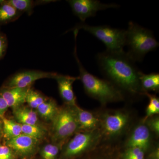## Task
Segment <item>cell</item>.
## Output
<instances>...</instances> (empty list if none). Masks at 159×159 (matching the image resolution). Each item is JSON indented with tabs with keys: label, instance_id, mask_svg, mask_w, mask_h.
<instances>
[{
	"label": "cell",
	"instance_id": "cell-21",
	"mask_svg": "<svg viewBox=\"0 0 159 159\" xmlns=\"http://www.w3.org/2000/svg\"><path fill=\"white\" fill-rule=\"evenodd\" d=\"M22 134L39 141L45 137L47 131L45 129L39 124L25 125L21 124Z\"/></svg>",
	"mask_w": 159,
	"mask_h": 159
},
{
	"label": "cell",
	"instance_id": "cell-8",
	"mask_svg": "<svg viewBox=\"0 0 159 159\" xmlns=\"http://www.w3.org/2000/svg\"><path fill=\"white\" fill-rule=\"evenodd\" d=\"M129 116L122 111H115L104 114L100 121L103 133L108 136L118 135L123 131L129 122Z\"/></svg>",
	"mask_w": 159,
	"mask_h": 159
},
{
	"label": "cell",
	"instance_id": "cell-22",
	"mask_svg": "<svg viewBox=\"0 0 159 159\" xmlns=\"http://www.w3.org/2000/svg\"><path fill=\"white\" fill-rule=\"evenodd\" d=\"M48 99L38 91L30 88L27 93L26 102L30 108L36 109L43 102Z\"/></svg>",
	"mask_w": 159,
	"mask_h": 159
},
{
	"label": "cell",
	"instance_id": "cell-26",
	"mask_svg": "<svg viewBox=\"0 0 159 159\" xmlns=\"http://www.w3.org/2000/svg\"><path fill=\"white\" fill-rule=\"evenodd\" d=\"M144 123L149 130L152 131L157 135L159 134V119L157 116L151 117L144 121Z\"/></svg>",
	"mask_w": 159,
	"mask_h": 159
},
{
	"label": "cell",
	"instance_id": "cell-16",
	"mask_svg": "<svg viewBox=\"0 0 159 159\" xmlns=\"http://www.w3.org/2000/svg\"><path fill=\"white\" fill-rule=\"evenodd\" d=\"M59 108L54 99H48L36 109L38 116L47 121L52 122L57 115Z\"/></svg>",
	"mask_w": 159,
	"mask_h": 159
},
{
	"label": "cell",
	"instance_id": "cell-10",
	"mask_svg": "<svg viewBox=\"0 0 159 159\" xmlns=\"http://www.w3.org/2000/svg\"><path fill=\"white\" fill-rule=\"evenodd\" d=\"M38 141L22 134L17 137L6 140L5 144L16 153L26 157L34 153L37 148Z\"/></svg>",
	"mask_w": 159,
	"mask_h": 159
},
{
	"label": "cell",
	"instance_id": "cell-27",
	"mask_svg": "<svg viewBox=\"0 0 159 159\" xmlns=\"http://www.w3.org/2000/svg\"><path fill=\"white\" fill-rule=\"evenodd\" d=\"M14 152L6 144H0V159H14Z\"/></svg>",
	"mask_w": 159,
	"mask_h": 159
},
{
	"label": "cell",
	"instance_id": "cell-24",
	"mask_svg": "<svg viewBox=\"0 0 159 159\" xmlns=\"http://www.w3.org/2000/svg\"><path fill=\"white\" fill-rule=\"evenodd\" d=\"M145 152L141 148L137 147L126 148L122 154V159H144Z\"/></svg>",
	"mask_w": 159,
	"mask_h": 159
},
{
	"label": "cell",
	"instance_id": "cell-29",
	"mask_svg": "<svg viewBox=\"0 0 159 159\" xmlns=\"http://www.w3.org/2000/svg\"><path fill=\"white\" fill-rule=\"evenodd\" d=\"M9 108L8 104L0 94V118L4 117V115Z\"/></svg>",
	"mask_w": 159,
	"mask_h": 159
},
{
	"label": "cell",
	"instance_id": "cell-11",
	"mask_svg": "<svg viewBox=\"0 0 159 159\" xmlns=\"http://www.w3.org/2000/svg\"><path fill=\"white\" fill-rule=\"evenodd\" d=\"M54 79L57 81L60 95L66 105L73 107L77 105L73 85L76 80H79V77H71L57 74Z\"/></svg>",
	"mask_w": 159,
	"mask_h": 159
},
{
	"label": "cell",
	"instance_id": "cell-5",
	"mask_svg": "<svg viewBox=\"0 0 159 159\" xmlns=\"http://www.w3.org/2000/svg\"><path fill=\"white\" fill-rule=\"evenodd\" d=\"M74 29H83L101 41L108 51L123 50L125 46V30L115 29L110 26H91L82 23Z\"/></svg>",
	"mask_w": 159,
	"mask_h": 159
},
{
	"label": "cell",
	"instance_id": "cell-3",
	"mask_svg": "<svg viewBox=\"0 0 159 159\" xmlns=\"http://www.w3.org/2000/svg\"><path fill=\"white\" fill-rule=\"evenodd\" d=\"M158 42L149 29L130 21L125 30V46L126 53L134 62H141L146 54L159 47Z\"/></svg>",
	"mask_w": 159,
	"mask_h": 159
},
{
	"label": "cell",
	"instance_id": "cell-1",
	"mask_svg": "<svg viewBox=\"0 0 159 159\" xmlns=\"http://www.w3.org/2000/svg\"><path fill=\"white\" fill-rule=\"evenodd\" d=\"M97 63L102 74L119 89L132 95L144 94L141 88V71L124 50H106L97 55Z\"/></svg>",
	"mask_w": 159,
	"mask_h": 159
},
{
	"label": "cell",
	"instance_id": "cell-6",
	"mask_svg": "<svg viewBox=\"0 0 159 159\" xmlns=\"http://www.w3.org/2000/svg\"><path fill=\"white\" fill-rule=\"evenodd\" d=\"M100 137L101 133L97 129L76 134L66 145L63 156L73 157L90 150L97 145Z\"/></svg>",
	"mask_w": 159,
	"mask_h": 159
},
{
	"label": "cell",
	"instance_id": "cell-2",
	"mask_svg": "<svg viewBox=\"0 0 159 159\" xmlns=\"http://www.w3.org/2000/svg\"><path fill=\"white\" fill-rule=\"evenodd\" d=\"M74 33L75 42L74 56L79 68V80L82 83L85 93L102 104L122 100L123 94L119 89L108 80L100 79L91 74L83 66L77 54L76 41L78 31H75Z\"/></svg>",
	"mask_w": 159,
	"mask_h": 159
},
{
	"label": "cell",
	"instance_id": "cell-4",
	"mask_svg": "<svg viewBox=\"0 0 159 159\" xmlns=\"http://www.w3.org/2000/svg\"><path fill=\"white\" fill-rule=\"evenodd\" d=\"M74 107L66 105L59 108L52 122L53 141L62 142L79 130Z\"/></svg>",
	"mask_w": 159,
	"mask_h": 159
},
{
	"label": "cell",
	"instance_id": "cell-32",
	"mask_svg": "<svg viewBox=\"0 0 159 159\" xmlns=\"http://www.w3.org/2000/svg\"><path fill=\"white\" fill-rule=\"evenodd\" d=\"M6 1L4 0H0V5H2L3 3H5Z\"/></svg>",
	"mask_w": 159,
	"mask_h": 159
},
{
	"label": "cell",
	"instance_id": "cell-19",
	"mask_svg": "<svg viewBox=\"0 0 159 159\" xmlns=\"http://www.w3.org/2000/svg\"><path fill=\"white\" fill-rule=\"evenodd\" d=\"M1 119L3 122V137L6 140L17 137L22 134L21 124L14 120L7 119L5 116Z\"/></svg>",
	"mask_w": 159,
	"mask_h": 159
},
{
	"label": "cell",
	"instance_id": "cell-15",
	"mask_svg": "<svg viewBox=\"0 0 159 159\" xmlns=\"http://www.w3.org/2000/svg\"><path fill=\"white\" fill-rule=\"evenodd\" d=\"M12 110L15 119L20 124L31 125L39 124L37 112L29 107L23 105Z\"/></svg>",
	"mask_w": 159,
	"mask_h": 159
},
{
	"label": "cell",
	"instance_id": "cell-7",
	"mask_svg": "<svg viewBox=\"0 0 159 159\" xmlns=\"http://www.w3.org/2000/svg\"><path fill=\"white\" fill-rule=\"evenodd\" d=\"M67 2L74 14L82 23L88 18L95 16L97 11L119 7L116 4H103L97 0H69Z\"/></svg>",
	"mask_w": 159,
	"mask_h": 159
},
{
	"label": "cell",
	"instance_id": "cell-28",
	"mask_svg": "<svg viewBox=\"0 0 159 159\" xmlns=\"http://www.w3.org/2000/svg\"><path fill=\"white\" fill-rule=\"evenodd\" d=\"M8 41L5 34L0 33V59L2 58L7 51Z\"/></svg>",
	"mask_w": 159,
	"mask_h": 159
},
{
	"label": "cell",
	"instance_id": "cell-31",
	"mask_svg": "<svg viewBox=\"0 0 159 159\" xmlns=\"http://www.w3.org/2000/svg\"><path fill=\"white\" fill-rule=\"evenodd\" d=\"M3 138V122L2 119L0 118V141Z\"/></svg>",
	"mask_w": 159,
	"mask_h": 159
},
{
	"label": "cell",
	"instance_id": "cell-23",
	"mask_svg": "<svg viewBox=\"0 0 159 159\" xmlns=\"http://www.w3.org/2000/svg\"><path fill=\"white\" fill-rule=\"evenodd\" d=\"M144 94L148 97L149 100V103L146 109L145 119L143 120L144 122L146 119L154 115L159 114V99L157 96L151 95L148 93H144Z\"/></svg>",
	"mask_w": 159,
	"mask_h": 159
},
{
	"label": "cell",
	"instance_id": "cell-18",
	"mask_svg": "<svg viewBox=\"0 0 159 159\" xmlns=\"http://www.w3.org/2000/svg\"><path fill=\"white\" fill-rule=\"evenodd\" d=\"M22 13L18 11L6 1L0 5V25H5L16 20Z\"/></svg>",
	"mask_w": 159,
	"mask_h": 159
},
{
	"label": "cell",
	"instance_id": "cell-14",
	"mask_svg": "<svg viewBox=\"0 0 159 159\" xmlns=\"http://www.w3.org/2000/svg\"><path fill=\"white\" fill-rule=\"evenodd\" d=\"M77 120L79 125V130L90 131L97 129L100 121L97 116L91 112L82 109L77 105L74 107Z\"/></svg>",
	"mask_w": 159,
	"mask_h": 159
},
{
	"label": "cell",
	"instance_id": "cell-33",
	"mask_svg": "<svg viewBox=\"0 0 159 159\" xmlns=\"http://www.w3.org/2000/svg\"></svg>",
	"mask_w": 159,
	"mask_h": 159
},
{
	"label": "cell",
	"instance_id": "cell-9",
	"mask_svg": "<svg viewBox=\"0 0 159 159\" xmlns=\"http://www.w3.org/2000/svg\"><path fill=\"white\" fill-rule=\"evenodd\" d=\"M57 73L39 70H26L12 75L5 81L2 86L6 88H25L31 87L38 80L44 78L54 79Z\"/></svg>",
	"mask_w": 159,
	"mask_h": 159
},
{
	"label": "cell",
	"instance_id": "cell-13",
	"mask_svg": "<svg viewBox=\"0 0 159 159\" xmlns=\"http://www.w3.org/2000/svg\"><path fill=\"white\" fill-rule=\"evenodd\" d=\"M0 88V94L6 101L9 107L12 110L20 107L26 102V97L29 89L31 88Z\"/></svg>",
	"mask_w": 159,
	"mask_h": 159
},
{
	"label": "cell",
	"instance_id": "cell-25",
	"mask_svg": "<svg viewBox=\"0 0 159 159\" xmlns=\"http://www.w3.org/2000/svg\"><path fill=\"white\" fill-rule=\"evenodd\" d=\"M59 150V147L57 145L48 144L45 145L41 150V155L43 159H55Z\"/></svg>",
	"mask_w": 159,
	"mask_h": 159
},
{
	"label": "cell",
	"instance_id": "cell-20",
	"mask_svg": "<svg viewBox=\"0 0 159 159\" xmlns=\"http://www.w3.org/2000/svg\"><path fill=\"white\" fill-rule=\"evenodd\" d=\"M8 3L13 6L18 11L22 12H26L29 16L33 12V9L36 5L43 4V1H34L31 0H8Z\"/></svg>",
	"mask_w": 159,
	"mask_h": 159
},
{
	"label": "cell",
	"instance_id": "cell-17",
	"mask_svg": "<svg viewBox=\"0 0 159 159\" xmlns=\"http://www.w3.org/2000/svg\"><path fill=\"white\" fill-rule=\"evenodd\" d=\"M140 82L143 93L148 91L158 92L159 90V74L157 73L145 74L141 72Z\"/></svg>",
	"mask_w": 159,
	"mask_h": 159
},
{
	"label": "cell",
	"instance_id": "cell-12",
	"mask_svg": "<svg viewBox=\"0 0 159 159\" xmlns=\"http://www.w3.org/2000/svg\"><path fill=\"white\" fill-rule=\"evenodd\" d=\"M151 143L150 130L145 123L136 126L126 142V148L137 147L146 151Z\"/></svg>",
	"mask_w": 159,
	"mask_h": 159
},
{
	"label": "cell",
	"instance_id": "cell-30",
	"mask_svg": "<svg viewBox=\"0 0 159 159\" xmlns=\"http://www.w3.org/2000/svg\"><path fill=\"white\" fill-rule=\"evenodd\" d=\"M159 148H157L150 154V159H159Z\"/></svg>",
	"mask_w": 159,
	"mask_h": 159
}]
</instances>
